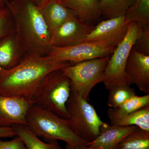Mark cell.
I'll return each mask as SVG.
<instances>
[{
  "mask_svg": "<svg viewBox=\"0 0 149 149\" xmlns=\"http://www.w3.org/2000/svg\"><path fill=\"white\" fill-rule=\"evenodd\" d=\"M16 136L13 127H0V139L13 138Z\"/></svg>",
  "mask_w": 149,
  "mask_h": 149,
  "instance_id": "cell-27",
  "label": "cell"
},
{
  "mask_svg": "<svg viewBox=\"0 0 149 149\" xmlns=\"http://www.w3.org/2000/svg\"><path fill=\"white\" fill-rule=\"evenodd\" d=\"M71 92L69 79L61 69L51 72L45 78L32 99L33 104L68 120L66 104Z\"/></svg>",
  "mask_w": 149,
  "mask_h": 149,
  "instance_id": "cell-4",
  "label": "cell"
},
{
  "mask_svg": "<svg viewBox=\"0 0 149 149\" xmlns=\"http://www.w3.org/2000/svg\"><path fill=\"white\" fill-rule=\"evenodd\" d=\"M63 149H94L90 148L85 144H78V145H70L67 144L65 148Z\"/></svg>",
  "mask_w": 149,
  "mask_h": 149,
  "instance_id": "cell-28",
  "label": "cell"
},
{
  "mask_svg": "<svg viewBox=\"0 0 149 149\" xmlns=\"http://www.w3.org/2000/svg\"><path fill=\"white\" fill-rule=\"evenodd\" d=\"M15 31L27 55L48 56L51 34L39 7L28 1L9 0Z\"/></svg>",
  "mask_w": 149,
  "mask_h": 149,
  "instance_id": "cell-2",
  "label": "cell"
},
{
  "mask_svg": "<svg viewBox=\"0 0 149 149\" xmlns=\"http://www.w3.org/2000/svg\"><path fill=\"white\" fill-rule=\"evenodd\" d=\"M124 16L141 27L149 24V0H136Z\"/></svg>",
  "mask_w": 149,
  "mask_h": 149,
  "instance_id": "cell-22",
  "label": "cell"
},
{
  "mask_svg": "<svg viewBox=\"0 0 149 149\" xmlns=\"http://www.w3.org/2000/svg\"><path fill=\"white\" fill-rule=\"evenodd\" d=\"M0 149H27L25 144L18 136L10 141H4L0 139Z\"/></svg>",
  "mask_w": 149,
  "mask_h": 149,
  "instance_id": "cell-26",
  "label": "cell"
},
{
  "mask_svg": "<svg viewBox=\"0 0 149 149\" xmlns=\"http://www.w3.org/2000/svg\"><path fill=\"white\" fill-rule=\"evenodd\" d=\"M131 22L125 16L101 21L95 25L83 42L104 41L116 47L125 37Z\"/></svg>",
  "mask_w": 149,
  "mask_h": 149,
  "instance_id": "cell-10",
  "label": "cell"
},
{
  "mask_svg": "<svg viewBox=\"0 0 149 149\" xmlns=\"http://www.w3.org/2000/svg\"><path fill=\"white\" fill-rule=\"evenodd\" d=\"M109 91L107 104L110 108L120 106L128 99L136 95L134 89L127 84L116 85Z\"/></svg>",
  "mask_w": 149,
  "mask_h": 149,
  "instance_id": "cell-23",
  "label": "cell"
},
{
  "mask_svg": "<svg viewBox=\"0 0 149 149\" xmlns=\"http://www.w3.org/2000/svg\"><path fill=\"white\" fill-rule=\"evenodd\" d=\"M49 1H57L61 2L62 0H49Z\"/></svg>",
  "mask_w": 149,
  "mask_h": 149,
  "instance_id": "cell-31",
  "label": "cell"
},
{
  "mask_svg": "<svg viewBox=\"0 0 149 149\" xmlns=\"http://www.w3.org/2000/svg\"><path fill=\"white\" fill-rule=\"evenodd\" d=\"M39 8L51 34L70 17H77L61 2L48 0Z\"/></svg>",
  "mask_w": 149,
  "mask_h": 149,
  "instance_id": "cell-15",
  "label": "cell"
},
{
  "mask_svg": "<svg viewBox=\"0 0 149 149\" xmlns=\"http://www.w3.org/2000/svg\"><path fill=\"white\" fill-rule=\"evenodd\" d=\"M15 1H28L34 3L38 7L41 6L47 2L48 0H15Z\"/></svg>",
  "mask_w": 149,
  "mask_h": 149,
  "instance_id": "cell-29",
  "label": "cell"
},
{
  "mask_svg": "<svg viewBox=\"0 0 149 149\" xmlns=\"http://www.w3.org/2000/svg\"><path fill=\"white\" fill-rule=\"evenodd\" d=\"M9 0H0V10L6 7Z\"/></svg>",
  "mask_w": 149,
  "mask_h": 149,
  "instance_id": "cell-30",
  "label": "cell"
},
{
  "mask_svg": "<svg viewBox=\"0 0 149 149\" xmlns=\"http://www.w3.org/2000/svg\"><path fill=\"white\" fill-rule=\"evenodd\" d=\"M141 30L142 27L140 24L131 22L124 39L116 47L110 56L102 82L107 90H109L116 85H127L125 77V65Z\"/></svg>",
  "mask_w": 149,
  "mask_h": 149,
  "instance_id": "cell-7",
  "label": "cell"
},
{
  "mask_svg": "<svg viewBox=\"0 0 149 149\" xmlns=\"http://www.w3.org/2000/svg\"><path fill=\"white\" fill-rule=\"evenodd\" d=\"M32 101L0 95V127L27 125L26 116Z\"/></svg>",
  "mask_w": 149,
  "mask_h": 149,
  "instance_id": "cell-11",
  "label": "cell"
},
{
  "mask_svg": "<svg viewBox=\"0 0 149 149\" xmlns=\"http://www.w3.org/2000/svg\"><path fill=\"white\" fill-rule=\"evenodd\" d=\"M26 122L35 135L47 142L61 140L70 145L88 143L72 132L68 120L35 104L28 110Z\"/></svg>",
  "mask_w": 149,
  "mask_h": 149,
  "instance_id": "cell-3",
  "label": "cell"
},
{
  "mask_svg": "<svg viewBox=\"0 0 149 149\" xmlns=\"http://www.w3.org/2000/svg\"><path fill=\"white\" fill-rule=\"evenodd\" d=\"M116 48L104 41L85 42L72 47H52L48 56L57 61L77 63L85 61L109 56Z\"/></svg>",
  "mask_w": 149,
  "mask_h": 149,
  "instance_id": "cell-8",
  "label": "cell"
},
{
  "mask_svg": "<svg viewBox=\"0 0 149 149\" xmlns=\"http://www.w3.org/2000/svg\"><path fill=\"white\" fill-rule=\"evenodd\" d=\"M136 126H120L105 123L100 134L87 146L94 149H116L123 139L137 129Z\"/></svg>",
  "mask_w": 149,
  "mask_h": 149,
  "instance_id": "cell-13",
  "label": "cell"
},
{
  "mask_svg": "<svg viewBox=\"0 0 149 149\" xmlns=\"http://www.w3.org/2000/svg\"><path fill=\"white\" fill-rule=\"evenodd\" d=\"M100 0H62L63 5L73 11L78 18L95 24L101 17Z\"/></svg>",
  "mask_w": 149,
  "mask_h": 149,
  "instance_id": "cell-16",
  "label": "cell"
},
{
  "mask_svg": "<svg viewBox=\"0 0 149 149\" xmlns=\"http://www.w3.org/2000/svg\"><path fill=\"white\" fill-rule=\"evenodd\" d=\"M116 149H149V132L137 128L125 136Z\"/></svg>",
  "mask_w": 149,
  "mask_h": 149,
  "instance_id": "cell-21",
  "label": "cell"
},
{
  "mask_svg": "<svg viewBox=\"0 0 149 149\" xmlns=\"http://www.w3.org/2000/svg\"><path fill=\"white\" fill-rule=\"evenodd\" d=\"M95 27L78 17H70L51 34V46L65 48L82 43Z\"/></svg>",
  "mask_w": 149,
  "mask_h": 149,
  "instance_id": "cell-9",
  "label": "cell"
},
{
  "mask_svg": "<svg viewBox=\"0 0 149 149\" xmlns=\"http://www.w3.org/2000/svg\"><path fill=\"white\" fill-rule=\"evenodd\" d=\"M26 55L15 31L0 40V68H12L18 64Z\"/></svg>",
  "mask_w": 149,
  "mask_h": 149,
  "instance_id": "cell-14",
  "label": "cell"
},
{
  "mask_svg": "<svg viewBox=\"0 0 149 149\" xmlns=\"http://www.w3.org/2000/svg\"><path fill=\"white\" fill-rule=\"evenodd\" d=\"M127 85H135L142 92L149 94V56L132 49L125 65Z\"/></svg>",
  "mask_w": 149,
  "mask_h": 149,
  "instance_id": "cell-12",
  "label": "cell"
},
{
  "mask_svg": "<svg viewBox=\"0 0 149 149\" xmlns=\"http://www.w3.org/2000/svg\"><path fill=\"white\" fill-rule=\"evenodd\" d=\"M109 120L111 125L136 126L144 131L149 132V106Z\"/></svg>",
  "mask_w": 149,
  "mask_h": 149,
  "instance_id": "cell-18",
  "label": "cell"
},
{
  "mask_svg": "<svg viewBox=\"0 0 149 149\" xmlns=\"http://www.w3.org/2000/svg\"><path fill=\"white\" fill-rule=\"evenodd\" d=\"M139 53L149 56V24L142 27V30L133 46Z\"/></svg>",
  "mask_w": 149,
  "mask_h": 149,
  "instance_id": "cell-25",
  "label": "cell"
},
{
  "mask_svg": "<svg viewBox=\"0 0 149 149\" xmlns=\"http://www.w3.org/2000/svg\"><path fill=\"white\" fill-rule=\"evenodd\" d=\"M149 106V94L139 96L135 95L128 99L120 106L110 108L107 111L109 120L136 111Z\"/></svg>",
  "mask_w": 149,
  "mask_h": 149,
  "instance_id": "cell-19",
  "label": "cell"
},
{
  "mask_svg": "<svg viewBox=\"0 0 149 149\" xmlns=\"http://www.w3.org/2000/svg\"><path fill=\"white\" fill-rule=\"evenodd\" d=\"M66 107L70 115L68 124L72 132L88 143L95 140L106 122L100 118L94 107L72 91Z\"/></svg>",
  "mask_w": 149,
  "mask_h": 149,
  "instance_id": "cell-5",
  "label": "cell"
},
{
  "mask_svg": "<svg viewBox=\"0 0 149 149\" xmlns=\"http://www.w3.org/2000/svg\"><path fill=\"white\" fill-rule=\"evenodd\" d=\"M15 31L14 24L7 7L0 10V40Z\"/></svg>",
  "mask_w": 149,
  "mask_h": 149,
  "instance_id": "cell-24",
  "label": "cell"
},
{
  "mask_svg": "<svg viewBox=\"0 0 149 149\" xmlns=\"http://www.w3.org/2000/svg\"><path fill=\"white\" fill-rule=\"evenodd\" d=\"M13 127L16 136L23 141L27 149H63L56 140L48 143L42 141L27 125H16Z\"/></svg>",
  "mask_w": 149,
  "mask_h": 149,
  "instance_id": "cell-17",
  "label": "cell"
},
{
  "mask_svg": "<svg viewBox=\"0 0 149 149\" xmlns=\"http://www.w3.org/2000/svg\"><path fill=\"white\" fill-rule=\"evenodd\" d=\"M110 56L85 61L63 68V72L70 81L71 91L88 101L93 88L102 83Z\"/></svg>",
  "mask_w": 149,
  "mask_h": 149,
  "instance_id": "cell-6",
  "label": "cell"
},
{
  "mask_svg": "<svg viewBox=\"0 0 149 149\" xmlns=\"http://www.w3.org/2000/svg\"><path fill=\"white\" fill-rule=\"evenodd\" d=\"M136 0H100L102 17L108 19L124 16Z\"/></svg>",
  "mask_w": 149,
  "mask_h": 149,
  "instance_id": "cell-20",
  "label": "cell"
},
{
  "mask_svg": "<svg viewBox=\"0 0 149 149\" xmlns=\"http://www.w3.org/2000/svg\"><path fill=\"white\" fill-rule=\"evenodd\" d=\"M71 64L49 56L26 55L12 68H0V95L32 101L48 74Z\"/></svg>",
  "mask_w": 149,
  "mask_h": 149,
  "instance_id": "cell-1",
  "label": "cell"
}]
</instances>
